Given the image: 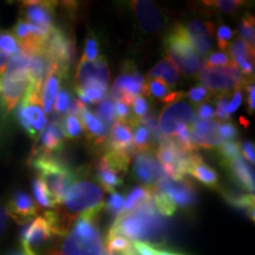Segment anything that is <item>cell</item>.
<instances>
[{
  "label": "cell",
  "mask_w": 255,
  "mask_h": 255,
  "mask_svg": "<svg viewBox=\"0 0 255 255\" xmlns=\"http://www.w3.org/2000/svg\"><path fill=\"white\" fill-rule=\"evenodd\" d=\"M171 92L173 91L170 90L169 85L165 84L162 79L154 78L151 82H146V94H150L159 100L164 101Z\"/></svg>",
  "instance_id": "cell-34"
},
{
  "label": "cell",
  "mask_w": 255,
  "mask_h": 255,
  "mask_svg": "<svg viewBox=\"0 0 255 255\" xmlns=\"http://www.w3.org/2000/svg\"><path fill=\"white\" fill-rule=\"evenodd\" d=\"M81 117L90 138H95L96 143H100V144L103 143L107 139L108 135H109V129L105 128L104 124L87 108L82 111Z\"/></svg>",
  "instance_id": "cell-23"
},
{
  "label": "cell",
  "mask_w": 255,
  "mask_h": 255,
  "mask_svg": "<svg viewBox=\"0 0 255 255\" xmlns=\"http://www.w3.org/2000/svg\"><path fill=\"white\" fill-rule=\"evenodd\" d=\"M6 210H7L9 218H12L18 223L26 225L38 214L39 207L36 205V202L27 193L17 190L6 205Z\"/></svg>",
  "instance_id": "cell-14"
},
{
  "label": "cell",
  "mask_w": 255,
  "mask_h": 255,
  "mask_svg": "<svg viewBox=\"0 0 255 255\" xmlns=\"http://www.w3.org/2000/svg\"><path fill=\"white\" fill-rule=\"evenodd\" d=\"M205 4L213 6L225 13H233L244 5V1H240V0H215V1H205Z\"/></svg>",
  "instance_id": "cell-38"
},
{
  "label": "cell",
  "mask_w": 255,
  "mask_h": 255,
  "mask_svg": "<svg viewBox=\"0 0 255 255\" xmlns=\"http://www.w3.org/2000/svg\"><path fill=\"white\" fill-rule=\"evenodd\" d=\"M47 255H63V253L60 251H57V250H55V251H51L49 254Z\"/></svg>",
  "instance_id": "cell-59"
},
{
  "label": "cell",
  "mask_w": 255,
  "mask_h": 255,
  "mask_svg": "<svg viewBox=\"0 0 255 255\" xmlns=\"http://www.w3.org/2000/svg\"><path fill=\"white\" fill-rule=\"evenodd\" d=\"M30 164L37 171L38 175L51 196L55 200L57 207L62 205L64 197L71 184L75 182L77 175L62 161V158L56 154H46V152L36 150L32 152Z\"/></svg>",
  "instance_id": "cell-2"
},
{
  "label": "cell",
  "mask_w": 255,
  "mask_h": 255,
  "mask_svg": "<svg viewBox=\"0 0 255 255\" xmlns=\"http://www.w3.org/2000/svg\"><path fill=\"white\" fill-rule=\"evenodd\" d=\"M200 82L202 87L209 90L218 92H227L232 89L238 90L234 82L223 72L221 68H210V66H202L199 75Z\"/></svg>",
  "instance_id": "cell-19"
},
{
  "label": "cell",
  "mask_w": 255,
  "mask_h": 255,
  "mask_svg": "<svg viewBox=\"0 0 255 255\" xmlns=\"http://www.w3.org/2000/svg\"><path fill=\"white\" fill-rule=\"evenodd\" d=\"M139 94H146L145 79L131 62H127L123 73L114 83L111 97L115 101L129 105L132 104Z\"/></svg>",
  "instance_id": "cell-6"
},
{
  "label": "cell",
  "mask_w": 255,
  "mask_h": 255,
  "mask_svg": "<svg viewBox=\"0 0 255 255\" xmlns=\"http://www.w3.org/2000/svg\"><path fill=\"white\" fill-rule=\"evenodd\" d=\"M246 88H247V92H248V107H250V111L252 114L254 113V109H255V101H254V83L252 82H247L246 83Z\"/></svg>",
  "instance_id": "cell-54"
},
{
  "label": "cell",
  "mask_w": 255,
  "mask_h": 255,
  "mask_svg": "<svg viewBox=\"0 0 255 255\" xmlns=\"http://www.w3.org/2000/svg\"><path fill=\"white\" fill-rule=\"evenodd\" d=\"M222 195L229 205L238 209H242L247 213L248 216L254 221V195L248 193H241L239 190L229 189L223 190Z\"/></svg>",
  "instance_id": "cell-27"
},
{
  "label": "cell",
  "mask_w": 255,
  "mask_h": 255,
  "mask_svg": "<svg viewBox=\"0 0 255 255\" xmlns=\"http://www.w3.org/2000/svg\"><path fill=\"white\" fill-rule=\"evenodd\" d=\"M132 142L135 149L138 151H146L150 142V132L143 126L135 127V132L132 135Z\"/></svg>",
  "instance_id": "cell-36"
},
{
  "label": "cell",
  "mask_w": 255,
  "mask_h": 255,
  "mask_svg": "<svg viewBox=\"0 0 255 255\" xmlns=\"http://www.w3.org/2000/svg\"><path fill=\"white\" fill-rule=\"evenodd\" d=\"M219 152L223 159L222 163L223 162L232 161V159L237 158L238 156L241 155L240 144H239V143L232 142V141L222 142L221 144L219 145Z\"/></svg>",
  "instance_id": "cell-37"
},
{
  "label": "cell",
  "mask_w": 255,
  "mask_h": 255,
  "mask_svg": "<svg viewBox=\"0 0 255 255\" xmlns=\"http://www.w3.org/2000/svg\"><path fill=\"white\" fill-rule=\"evenodd\" d=\"M150 255H184L181 253H176V252H170V251H163V250H158L154 246H151V252Z\"/></svg>",
  "instance_id": "cell-56"
},
{
  "label": "cell",
  "mask_w": 255,
  "mask_h": 255,
  "mask_svg": "<svg viewBox=\"0 0 255 255\" xmlns=\"http://www.w3.org/2000/svg\"><path fill=\"white\" fill-rule=\"evenodd\" d=\"M115 114H116L117 116V121H122V122L126 123H130L133 119H135V116H132V115L130 114L129 107H128L127 104L121 103V102H117V103L115 104Z\"/></svg>",
  "instance_id": "cell-46"
},
{
  "label": "cell",
  "mask_w": 255,
  "mask_h": 255,
  "mask_svg": "<svg viewBox=\"0 0 255 255\" xmlns=\"http://www.w3.org/2000/svg\"><path fill=\"white\" fill-rule=\"evenodd\" d=\"M132 109H133V114L136 115L137 119H141V117L145 116V114L148 113L149 110V104L148 102L142 95H138L137 97L133 100L132 102Z\"/></svg>",
  "instance_id": "cell-47"
},
{
  "label": "cell",
  "mask_w": 255,
  "mask_h": 255,
  "mask_svg": "<svg viewBox=\"0 0 255 255\" xmlns=\"http://www.w3.org/2000/svg\"><path fill=\"white\" fill-rule=\"evenodd\" d=\"M227 107H228L227 97H226V96H221V97L219 98V101L216 102V111L214 113L216 116H218L219 120H221V121L229 120V115L227 113Z\"/></svg>",
  "instance_id": "cell-49"
},
{
  "label": "cell",
  "mask_w": 255,
  "mask_h": 255,
  "mask_svg": "<svg viewBox=\"0 0 255 255\" xmlns=\"http://www.w3.org/2000/svg\"><path fill=\"white\" fill-rule=\"evenodd\" d=\"M8 255H37V254L33 253V252L23 250V248H21V250H19V251L12 252V253H9Z\"/></svg>",
  "instance_id": "cell-58"
},
{
  "label": "cell",
  "mask_w": 255,
  "mask_h": 255,
  "mask_svg": "<svg viewBox=\"0 0 255 255\" xmlns=\"http://www.w3.org/2000/svg\"><path fill=\"white\" fill-rule=\"evenodd\" d=\"M150 189L146 187H136L132 188L131 190L129 191L128 194L126 201H124V206H123V213H129L131 212L141 205L142 202H144L146 199L150 197ZM122 213V214H123Z\"/></svg>",
  "instance_id": "cell-28"
},
{
  "label": "cell",
  "mask_w": 255,
  "mask_h": 255,
  "mask_svg": "<svg viewBox=\"0 0 255 255\" xmlns=\"http://www.w3.org/2000/svg\"><path fill=\"white\" fill-rule=\"evenodd\" d=\"M183 28L191 49L195 50L200 55H206L209 52L213 44L214 25L206 21L193 20L187 26L183 25Z\"/></svg>",
  "instance_id": "cell-15"
},
{
  "label": "cell",
  "mask_w": 255,
  "mask_h": 255,
  "mask_svg": "<svg viewBox=\"0 0 255 255\" xmlns=\"http://www.w3.org/2000/svg\"><path fill=\"white\" fill-rule=\"evenodd\" d=\"M188 97H189L190 101L195 102V103H200V102L205 101L207 97H208V90L202 85H199V87L191 88L189 92L187 94Z\"/></svg>",
  "instance_id": "cell-48"
},
{
  "label": "cell",
  "mask_w": 255,
  "mask_h": 255,
  "mask_svg": "<svg viewBox=\"0 0 255 255\" xmlns=\"http://www.w3.org/2000/svg\"><path fill=\"white\" fill-rule=\"evenodd\" d=\"M55 235H57V233L49 218L45 214L43 216H37L21 229V248L36 253V250L50 241Z\"/></svg>",
  "instance_id": "cell-8"
},
{
  "label": "cell",
  "mask_w": 255,
  "mask_h": 255,
  "mask_svg": "<svg viewBox=\"0 0 255 255\" xmlns=\"http://www.w3.org/2000/svg\"><path fill=\"white\" fill-rule=\"evenodd\" d=\"M148 77L150 79H162L165 84L175 87L177 84L178 79H180V72H178L176 66L167 58L156 64L154 68L149 71Z\"/></svg>",
  "instance_id": "cell-24"
},
{
  "label": "cell",
  "mask_w": 255,
  "mask_h": 255,
  "mask_svg": "<svg viewBox=\"0 0 255 255\" xmlns=\"http://www.w3.org/2000/svg\"><path fill=\"white\" fill-rule=\"evenodd\" d=\"M188 175L196 178L199 182L205 184L206 187L210 188V189H216V188L220 187L219 174L216 173L214 169L210 168L208 164H206L197 152L194 156Z\"/></svg>",
  "instance_id": "cell-21"
},
{
  "label": "cell",
  "mask_w": 255,
  "mask_h": 255,
  "mask_svg": "<svg viewBox=\"0 0 255 255\" xmlns=\"http://www.w3.org/2000/svg\"><path fill=\"white\" fill-rule=\"evenodd\" d=\"M108 234L120 235L133 242L161 244L165 239V223L156 210L150 195L131 212L117 216Z\"/></svg>",
  "instance_id": "cell-1"
},
{
  "label": "cell",
  "mask_w": 255,
  "mask_h": 255,
  "mask_svg": "<svg viewBox=\"0 0 255 255\" xmlns=\"http://www.w3.org/2000/svg\"><path fill=\"white\" fill-rule=\"evenodd\" d=\"M241 148H242V151H244V154L246 155V157L248 159V162L250 163H254L255 161V148H254V144L250 141H245L241 143Z\"/></svg>",
  "instance_id": "cell-52"
},
{
  "label": "cell",
  "mask_w": 255,
  "mask_h": 255,
  "mask_svg": "<svg viewBox=\"0 0 255 255\" xmlns=\"http://www.w3.org/2000/svg\"><path fill=\"white\" fill-rule=\"evenodd\" d=\"M70 94L68 91L65 90V89H62L58 92V95H57V98H56V104H55V108H56V111L58 114H64L68 111V108H69V104H70Z\"/></svg>",
  "instance_id": "cell-45"
},
{
  "label": "cell",
  "mask_w": 255,
  "mask_h": 255,
  "mask_svg": "<svg viewBox=\"0 0 255 255\" xmlns=\"http://www.w3.org/2000/svg\"><path fill=\"white\" fill-rule=\"evenodd\" d=\"M97 119L104 124L105 128L110 129L114 124V116H115V104L113 100L110 98H104L101 102L97 108Z\"/></svg>",
  "instance_id": "cell-30"
},
{
  "label": "cell",
  "mask_w": 255,
  "mask_h": 255,
  "mask_svg": "<svg viewBox=\"0 0 255 255\" xmlns=\"http://www.w3.org/2000/svg\"><path fill=\"white\" fill-rule=\"evenodd\" d=\"M223 165L229 169V173L235 183L248 194L254 195V169L244 156L240 155L232 161L223 162Z\"/></svg>",
  "instance_id": "cell-18"
},
{
  "label": "cell",
  "mask_w": 255,
  "mask_h": 255,
  "mask_svg": "<svg viewBox=\"0 0 255 255\" xmlns=\"http://www.w3.org/2000/svg\"><path fill=\"white\" fill-rule=\"evenodd\" d=\"M133 173L137 180L148 188L152 187L158 180L165 176L159 162L149 151H139L136 155Z\"/></svg>",
  "instance_id": "cell-13"
},
{
  "label": "cell",
  "mask_w": 255,
  "mask_h": 255,
  "mask_svg": "<svg viewBox=\"0 0 255 255\" xmlns=\"http://www.w3.org/2000/svg\"><path fill=\"white\" fill-rule=\"evenodd\" d=\"M98 58V46H97V39L89 34L85 40V47H84V55H83L82 59L89 60V62H95Z\"/></svg>",
  "instance_id": "cell-41"
},
{
  "label": "cell",
  "mask_w": 255,
  "mask_h": 255,
  "mask_svg": "<svg viewBox=\"0 0 255 255\" xmlns=\"http://www.w3.org/2000/svg\"><path fill=\"white\" fill-rule=\"evenodd\" d=\"M9 62V56L5 55L4 52L0 51V77H2L6 68H7V64Z\"/></svg>",
  "instance_id": "cell-55"
},
{
  "label": "cell",
  "mask_w": 255,
  "mask_h": 255,
  "mask_svg": "<svg viewBox=\"0 0 255 255\" xmlns=\"http://www.w3.org/2000/svg\"><path fill=\"white\" fill-rule=\"evenodd\" d=\"M109 77V68L104 57H100L95 62L81 59L76 72V85L77 89L95 85L101 88L102 90L108 91Z\"/></svg>",
  "instance_id": "cell-9"
},
{
  "label": "cell",
  "mask_w": 255,
  "mask_h": 255,
  "mask_svg": "<svg viewBox=\"0 0 255 255\" xmlns=\"http://www.w3.org/2000/svg\"><path fill=\"white\" fill-rule=\"evenodd\" d=\"M102 208L79 215L63 242V255H107L102 244L98 219Z\"/></svg>",
  "instance_id": "cell-3"
},
{
  "label": "cell",
  "mask_w": 255,
  "mask_h": 255,
  "mask_svg": "<svg viewBox=\"0 0 255 255\" xmlns=\"http://www.w3.org/2000/svg\"><path fill=\"white\" fill-rule=\"evenodd\" d=\"M103 191L97 184L89 181H78L64 197L62 212H57L62 237L69 232L73 220L90 210L103 208Z\"/></svg>",
  "instance_id": "cell-4"
},
{
  "label": "cell",
  "mask_w": 255,
  "mask_h": 255,
  "mask_svg": "<svg viewBox=\"0 0 255 255\" xmlns=\"http://www.w3.org/2000/svg\"><path fill=\"white\" fill-rule=\"evenodd\" d=\"M219 124L215 121H203L196 117L191 121L190 138L195 146L212 149L223 142L218 133Z\"/></svg>",
  "instance_id": "cell-16"
},
{
  "label": "cell",
  "mask_w": 255,
  "mask_h": 255,
  "mask_svg": "<svg viewBox=\"0 0 255 255\" xmlns=\"http://www.w3.org/2000/svg\"><path fill=\"white\" fill-rule=\"evenodd\" d=\"M159 117H163L174 123H191L194 119V114L191 108L183 102H174L170 103L165 109L162 111Z\"/></svg>",
  "instance_id": "cell-26"
},
{
  "label": "cell",
  "mask_w": 255,
  "mask_h": 255,
  "mask_svg": "<svg viewBox=\"0 0 255 255\" xmlns=\"http://www.w3.org/2000/svg\"><path fill=\"white\" fill-rule=\"evenodd\" d=\"M17 119L20 127L31 138H36L37 132L44 130L47 124L46 115L39 103L21 101L17 111Z\"/></svg>",
  "instance_id": "cell-11"
},
{
  "label": "cell",
  "mask_w": 255,
  "mask_h": 255,
  "mask_svg": "<svg viewBox=\"0 0 255 255\" xmlns=\"http://www.w3.org/2000/svg\"><path fill=\"white\" fill-rule=\"evenodd\" d=\"M107 150L131 156L135 152L132 142V132L130 126L122 121H115L109 131Z\"/></svg>",
  "instance_id": "cell-17"
},
{
  "label": "cell",
  "mask_w": 255,
  "mask_h": 255,
  "mask_svg": "<svg viewBox=\"0 0 255 255\" xmlns=\"http://www.w3.org/2000/svg\"><path fill=\"white\" fill-rule=\"evenodd\" d=\"M151 188L159 193H163L173 203L180 208L187 209L195 205L196 202V190L194 184L189 180L174 181L167 176L158 180Z\"/></svg>",
  "instance_id": "cell-7"
},
{
  "label": "cell",
  "mask_w": 255,
  "mask_h": 255,
  "mask_svg": "<svg viewBox=\"0 0 255 255\" xmlns=\"http://www.w3.org/2000/svg\"><path fill=\"white\" fill-rule=\"evenodd\" d=\"M168 59L186 76H194L202 68V60L191 49L182 24H176L164 39Z\"/></svg>",
  "instance_id": "cell-5"
},
{
  "label": "cell",
  "mask_w": 255,
  "mask_h": 255,
  "mask_svg": "<svg viewBox=\"0 0 255 255\" xmlns=\"http://www.w3.org/2000/svg\"><path fill=\"white\" fill-rule=\"evenodd\" d=\"M131 8L139 26L145 33H154L163 27L164 15L155 2L149 0H136L131 2Z\"/></svg>",
  "instance_id": "cell-12"
},
{
  "label": "cell",
  "mask_w": 255,
  "mask_h": 255,
  "mask_svg": "<svg viewBox=\"0 0 255 255\" xmlns=\"http://www.w3.org/2000/svg\"><path fill=\"white\" fill-rule=\"evenodd\" d=\"M242 103V92H241V89H238L237 91H235L234 96H233L231 103L228 104L227 107V113L229 116H231V114L235 113L239 109V107H240Z\"/></svg>",
  "instance_id": "cell-51"
},
{
  "label": "cell",
  "mask_w": 255,
  "mask_h": 255,
  "mask_svg": "<svg viewBox=\"0 0 255 255\" xmlns=\"http://www.w3.org/2000/svg\"><path fill=\"white\" fill-rule=\"evenodd\" d=\"M56 6L57 2L53 1H39V0L24 1L21 2V15H23L21 19L36 26L51 30L53 27L52 19Z\"/></svg>",
  "instance_id": "cell-10"
},
{
  "label": "cell",
  "mask_w": 255,
  "mask_h": 255,
  "mask_svg": "<svg viewBox=\"0 0 255 255\" xmlns=\"http://www.w3.org/2000/svg\"><path fill=\"white\" fill-rule=\"evenodd\" d=\"M255 20L254 17L252 14H245L241 19V25H240V36L244 39L245 43H247L248 45L253 46L255 44Z\"/></svg>",
  "instance_id": "cell-31"
},
{
  "label": "cell",
  "mask_w": 255,
  "mask_h": 255,
  "mask_svg": "<svg viewBox=\"0 0 255 255\" xmlns=\"http://www.w3.org/2000/svg\"><path fill=\"white\" fill-rule=\"evenodd\" d=\"M97 180L105 191H113L115 188L122 186L123 180L116 170L109 167V164L102 157L97 165Z\"/></svg>",
  "instance_id": "cell-25"
},
{
  "label": "cell",
  "mask_w": 255,
  "mask_h": 255,
  "mask_svg": "<svg viewBox=\"0 0 255 255\" xmlns=\"http://www.w3.org/2000/svg\"><path fill=\"white\" fill-rule=\"evenodd\" d=\"M62 78L58 70H55L49 77L46 78V81L44 82L43 88H41L40 92V103L44 108V113L51 114L53 108V103L56 101L57 91L59 88V79Z\"/></svg>",
  "instance_id": "cell-22"
},
{
  "label": "cell",
  "mask_w": 255,
  "mask_h": 255,
  "mask_svg": "<svg viewBox=\"0 0 255 255\" xmlns=\"http://www.w3.org/2000/svg\"><path fill=\"white\" fill-rule=\"evenodd\" d=\"M197 115H199V119L203 121H212L215 116L214 109L209 104H201L197 109Z\"/></svg>",
  "instance_id": "cell-50"
},
{
  "label": "cell",
  "mask_w": 255,
  "mask_h": 255,
  "mask_svg": "<svg viewBox=\"0 0 255 255\" xmlns=\"http://www.w3.org/2000/svg\"><path fill=\"white\" fill-rule=\"evenodd\" d=\"M218 133L220 136V138L222 139H228V141H232L233 139H237L239 136L238 129L233 126L232 123H223V124H219L218 127Z\"/></svg>",
  "instance_id": "cell-43"
},
{
  "label": "cell",
  "mask_w": 255,
  "mask_h": 255,
  "mask_svg": "<svg viewBox=\"0 0 255 255\" xmlns=\"http://www.w3.org/2000/svg\"><path fill=\"white\" fill-rule=\"evenodd\" d=\"M123 206H124L123 196L121 195V194L115 193L114 191L107 201L108 212L111 213L113 215L120 216L123 213Z\"/></svg>",
  "instance_id": "cell-40"
},
{
  "label": "cell",
  "mask_w": 255,
  "mask_h": 255,
  "mask_svg": "<svg viewBox=\"0 0 255 255\" xmlns=\"http://www.w3.org/2000/svg\"><path fill=\"white\" fill-rule=\"evenodd\" d=\"M229 53L231 57H237V56H253L254 57V47L248 45L247 43H245L242 39H237L234 43H232V45L229 46Z\"/></svg>",
  "instance_id": "cell-39"
},
{
  "label": "cell",
  "mask_w": 255,
  "mask_h": 255,
  "mask_svg": "<svg viewBox=\"0 0 255 255\" xmlns=\"http://www.w3.org/2000/svg\"><path fill=\"white\" fill-rule=\"evenodd\" d=\"M62 123L64 135L68 136L69 138H78V137L82 135L83 126L81 121H79L76 116L68 115V116L64 119V122Z\"/></svg>",
  "instance_id": "cell-35"
},
{
  "label": "cell",
  "mask_w": 255,
  "mask_h": 255,
  "mask_svg": "<svg viewBox=\"0 0 255 255\" xmlns=\"http://www.w3.org/2000/svg\"><path fill=\"white\" fill-rule=\"evenodd\" d=\"M7 219L8 215L7 210H6V205L0 202V239H1L2 234H4L6 225H7Z\"/></svg>",
  "instance_id": "cell-53"
},
{
  "label": "cell",
  "mask_w": 255,
  "mask_h": 255,
  "mask_svg": "<svg viewBox=\"0 0 255 255\" xmlns=\"http://www.w3.org/2000/svg\"><path fill=\"white\" fill-rule=\"evenodd\" d=\"M64 137L65 135L63 132L62 120L56 116V119H53L49 126L44 128L39 139L40 146L36 150L46 152V154H57L62 149Z\"/></svg>",
  "instance_id": "cell-20"
},
{
  "label": "cell",
  "mask_w": 255,
  "mask_h": 255,
  "mask_svg": "<svg viewBox=\"0 0 255 255\" xmlns=\"http://www.w3.org/2000/svg\"><path fill=\"white\" fill-rule=\"evenodd\" d=\"M107 255H137L133 251V247H131V250H129L126 253H119V252H111V251H105Z\"/></svg>",
  "instance_id": "cell-57"
},
{
  "label": "cell",
  "mask_w": 255,
  "mask_h": 255,
  "mask_svg": "<svg viewBox=\"0 0 255 255\" xmlns=\"http://www.w3.org/2000/svg\"><path fill=\"white\" fill-rule=\"evenodd\" d=\"M0 51L7 56H14L20 51L18 40L15 39L12 32L0 30Z\"/></svg>",
  "instance_id": "cell-32"
},
{
  "label": "cell",
  "mask_w": 255,
  "mask_h": 255,
  "mask_svg": "<svg viewBox=\"0 0 255 255\" xmlns=\"http://www.w3.org/2000/svg\"><path fill=\"white\" fill-rule=\"evenodd\" d=\"M32 190H33L34 197H36L38 205L40 207H44V208H55L57 207L50 191L47 190L45 184L38 176L34 177L32 181Z\"/></svg>",
  "instance_id": "cell-29"
},
{
  "label": "cell",
  "mask_w": 255,
  "mask_h": 255,
  "mask_svg": "<svg viewBox=\"0 0 255 255\" xmlns=\"http://www.w3.org/2000/svg\"><path fill=\"white\" fill-rule=\"evenodd\" d=\"M132 244L126 238L120 237V235H107V241H105V251L119 252V253H126L131 250Z\"/></svg>",
  "instance_id": "cell-33"
},
{
  "label": "cell",
  "mask_w": 255,
  "mask_h": 255,
  "mask_svg": "<svg viewBox=\"0 0 255 255\" xmlns=\"http://www.w3.org/2000/svg\"><path fill=\"white\" fill-rule=\"evenodd\" d=\"M233 36H234V32H233L227 25H221V26L218 28V32H216V37H218V44L220 49H227L229 41L232 40Z\"/></svg>",
  "instance_id": "cell-42"
},
{
  "label": "cell",
  "mask_w": 255,
  "mask_h": 255,
  "mask_svg": "<svg viewBox=\"0 0 255 255\" xmlns=\"http://www.w3.org/2000/svg\"><path fill=\"white\" fill-rule=\"evenodd\" d=\"M231 63V59L225 52H216L209 55L206 65L210 66V68H222V66L229 65Z\"/></svg>",
  "instance_id": "cell-44"
}]
</instances>
